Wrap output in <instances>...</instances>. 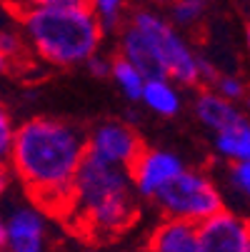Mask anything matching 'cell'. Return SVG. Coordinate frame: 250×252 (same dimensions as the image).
I'll return each instance as SVG.
<instances>
[{
  "instance_id": "21",
  "label": "cell",
  "mask_w": 250,
  "mask_h": 252,
  "mask_svg": "<svg viewBox=\"0 0 250 252\" xmlns=\"http://www.w3.org/2000/svg\"><path fill=\"white\" fill-rule=\"evenodd\" d=\"M85 63H88V67H90V73H93V75H98V78H105V75L110 73V60L100 58L98 53H93Z\"/></svg>"
},
{
  "instance_id": "12",
  "label": "cell",
  "mask_w": 250,
  "mask_h": 252,
  "mask_svg": "<svg viewBox=\"0 0 250 252\" xmlns=\"http://www.w3.org/2000/svg\"><path fill=\"white\" fill-rule=\"evenodd\" d=\"M140 100L163 118H173L180 113V93L168 78H145Z\"/></svg>"
},
{
  "instance_id": "10",
  "label": "cell",
  "mask_w": 250,
  "mask_h": 252,
  "mask_svg": "<svg viewBox=\"0 0 250 252\" xmlns=\"http://www.w3.org/2000/svg\"><path fill=\"white\" fill-rule=\"evenodd\" d=\"M148 252H200L198 225L188 220L168 218L153 230L148 240Z\"/></svg>"
},
{
  "instance_id": "13",
  "label": "cell",
  "mask_w": 250,
  "mask_h": 252,
  "mask_svg": "<svg viewBox=\"0 0 250 252\" xmlns=\"http://www.w3.org/2000/svg\"><path fill=\"white\" fill-rule=\"evenodd\" d=\"M215 150L230 162L250 160V125L245 118L215 132Z\"/></svg>"
},
{
  "instance_id": "3",
  "label": "cell",
  "mask_w": 250,
  "mask_h": 252,
  "mask_svg": "<svg viewBox=\"0 0 250 252\" xmlns=\"http://www.w3.org/2000/svg\"><path fill=\"white\" fill-rule=\"evenodd\" d=\"M120 50L145 78L198 83V55L175 25L158 13L138 10L120 35Z\"/></svg>"
},
{
  "instance_id": "28",
  "label": "cell",
  "mask_w": 250,
  "mask_h": 252,
  "mask_svg": "<svg viewBox=\"0 0 250 252\" xmlns=\"http://www.w3.org/2000/svg\"><path fill=\"white\" fill-rule=\"evenodd\" d=\"M0 252H8V250H3V247H0Z\"/></svg>"
},
{
  "instance_id": "15",
  "label": "cell",
  "mask_w": 250,
  "mask_h": 252,
  "mask_svg": "<svg viewBox=\"0 0 250 252\" xmlns=\"http://www.w3.org/2000/svg\"><path fill=\"white\" fill-rule=\"evenodd\" d=\"M170 8H173L170 15H173V23L175 25L190 28V25H198L203 20L208 3H205V0H173Z\"/></svg>"
},
{
  "instance_id": "17",
  "label": "cell",
  "mask_w": 250,
  "mask_h": 252,
  "mask_svg": "<svg viewBox=\"0 0 250 252\" xmlns=\"http://www.w3.org/2000/svg\"><path fill=\"white\" fill-rule=\"evenodd\" d=\"M230 185L240 195L250 192V162L248 160H235L230 165Z\"/></svg>"
},
{
  "instance_id": "11",
  "label": "cell",
  "mask_w": 250,
  "mask_h": 252,
  "mask_svg": "<svg viewBox=\"0 0 250 252\" xmlns=\"http://www.w3.org/2000/svg\"><path fill=\"white\" fill-rule=\"evenodd\" d=\"M195 115L198 120L210 127L213 132H218V130H225L230 125H235L238 120H243L245 115L238 110V105L223 95H218L215 90H205L198 95L195 100Z\"/></svg>"
},
{
  "instance_id": "24",
  "label": "cell",
  "mask_w": 250,
  "mask_h": 252,
  "mask_svg": "<svg viewBox=\"0 0 250 252\" xmlns=\"http://www.w3.org/2000/svg\"><path fill=\"white\" fill-rule=\"evenodd\" d=\"M8 183H10V165H8V158H0V195L8 188Z\"/></svg>"
},
{
  "instance_id": "16",
  "label": "cell",
  "mask_w": 250,
  "mask_h": 252,
  "mask_svg": "<svg viewBox=\"0 0 250 252\" xmlns=\"http://www.w3.org/2000/svg\"><path fill=\"white\" fill-rule=\"evenodd\" d=\"M123 3L125 0H88V8L93 10L103 30H110V28H118L123 18Z\"/></svg>"
},
{
  "instance_id": "14",
  "label": "cell",
  "mask_w": 250,
  "mask_h": 252,
  "mask_svg": "<svg viewBox=\"0 0 250 252\" xmlns=\"http://www.w3.org/2000/svg\"><path fill=\"white\" fill-rule=\"evenodd\" d=\"M108 75L115 80V85L123 90V95H125L128 100H140L143 85H145V75H143L130 60H125L123 55L115 58V60L110 63V73H108Z\"/></svg>"
},
{
  "instance_id": "8",
  "label": "cell",
  "mask_w": 250,
  "mask_h": 252,
  "mask_svg": "<svg viewBox=\"0 0 250 252\" xmlns=\"http://www.w3.org/2000/svg\"><path fill=\"white\" fill-rule=\"evenodd\" d=\"M140 137L133 127L123 125V123H103L93 130L90 137H85V153L113 162L120 167H130V162L135 160V155L140 153Z\"/></svg>"
},
{
  "instance_id": "20",
  "label": "cell",
  "mask_w": 250,
  "mask_h": 252,
  "mask_svg": "<svg viewBox=\"0 0 250 252\" xmlns=\"http://www.w3.org/2000/svg\"><path fill=\"white\" fill-rule=\"evenodd\" d=\"M0 53H3L8 60H13V58H18L23 53V40L18 38V32H13V30L0 32Z\"/></svg>"
},
{
  "instance_id": "29",
  "label": "cell",
  "mask_w": 250,
  "mask_h": 252,
  "mask_svg": "<svg viewBox=\"0 0 250 252\" xmlns=\"http://www.w3.org/2000/svg\"><path fill=\"white\" fill-rule=\"evenodd\" d=\"M88 252H98V250H88Z\"/></svg>"
},
{
  "instance_id": "18",
  "label": "cell",
  "mask_w": 250,
  "mask_h": 252,
  "mask_svg": "<svg viewBox=\"0 0 250 252\" xmlns=\"http://www.w3.org/2000/svg\"><path fill=\"white\" fill-rule=\"evenodd\" d=\"M213 88H215L218 95L228 97V100H240L245 95V85L240 78H233V75H223V78H215V83H213Z\"/></svg>"
},
{
  "instance_id": "25",
  "label": "cell",
  "mask_w": 250,
  "mask_h": 252,
  "mask_svg": "<svg viewBox=\"0 0 250 252\" xmlns=\"http://www.w3.org/2000/svg\"><path fill=\"white\" fill-rule=\"evenodd\" d=\"M5 245V220L0 218V247Z\"/></svg>"
},
{
  "instance_id": "5",
  "label": "cell",
  "mask_w": 250,
  "mask_h": 252,
  "mask_svg": "<svg viewBox=\"0 0 250 252\" xmlns=\"http://www.w3.org/2000/svg\"><path fill=\"white\" fill-rule=\"evenodd\" d=\"M153 200L160 205L165 218L188 220L195 225L223 210V195L213 185V180H208L203 172L185 170V167Z\"/></svg>"
},
{
  "instance_id": "19",
  "label": "cell",
  "mask_w": 250,
  "mask_h": 252,
  "mask_svg": "<svg viewBox=\"0 0 250 252\" xmlns=\"http://www.w3.org/2000/svg\"><path fill=\"white\" fill-rule=\"evenodd\" d=\"M13 120L8 115V110L3 107V102H0V158H8L10 153V145H13Z\"/></svg>"
},
{
  "instance_id": "22",
  "label": "cell",
  "mask_w": 250,
  "mask_h": 252,
  "mask_svg": "<svg viewBox=\"0 0 250 252\" xmlns=\"http://www.w3.org/2000/svg\"><path fill=\"white\" fill-rule=\"evenodd\" d=\"M35 8H88V0H35Z\"/></svg>"
},
{
  "instance_id": "6",
  "label": "cell",
  "mask_w": 250,
  "mask_h": 252,
  "mask_svg": "<svg viewBox=\"0 0 250 252\" xmlns=\"http://www.w3.org/2000/svg\"><path fill=\"white\" fill-rule=\"evenodd\" d=\"M183 167H185L183 160L168 150L140 148V153L135 155V160L128 167V175H130L133 190L143 197L153 200Z\"/></svg>"
},
{
  "instance_id": "2",
  "label": "cell",
  "mask_w": 250,
  "mask_h": 252,
  "mask_svg": "<svg viewBox=\"0 0 250 252\" xmlns=\"http://www.w3.org/2000/svg\"><path fill=\"white\" fill-rule=\"evenodd\" d=\"M65 218L75 232L90 240H110L128 230L135 220L128 167L98 160L85 153L73 177Z\"/></svg>"
},
{
  "instance_id": "27",
  "label": "cell",
  "mask_w": 250,
  "mask_h": 252,
  "mask_svg": "<svg viewBox=\"0 0 250 252\" xmlns=\"http://www.w3.org/2000/svg\"><path fill=\"white\" fill-rule=\"evenodd\" d=\"M153 3H158V5H170L173 0H153Z\"/></svg>"
},
{
  "instance_id": "23",
  "label": "cell",
  "mask_w": 250,
  "mask_h": 252,
  "mask_svg": "<svg viewBox=\"0 0 250 252\" xmlns=\"http://www.w3.org/2000/svg\"><path fill=\"white\" fill-rule=\"evenodd\" d=\"M215 78H218L215 67H213L205 58H200V55H198V83H200V80H205V83H210V85H213V83H215Z\"/></svg>"
},
{
  "instance_id": "1",
  "label": "cell",
  "mask_w": 250,
  "mask_h": 252,
  "mask_svg": "<svg viewBox=\"0 0 250 252\" xmlns=\"http://www.w3.org/2000/svg\"><path fill=\"white\" fill-rule=\"evenodd\" d=\"M85 158V135L55 118H33L13 132L8 162L40 210L65 215L73 177Z\"/></svg>"
},
{
  "instance_id": "26",
  "label": "cell",
  "mask_w": 250,
  "mask_h": 252,
  "mask_svg": "<svg viewBox=\"0 0 250 252\" xmlns=\"http://www.w3.org/2000/svg\"><path fill=\"white\" fill-rule=\"evenodd\" d=\"M8 63H10V60H8L3 53H0V73H5V70H8Z\"/></svg>"
},
{
  "instance_id": "9",
  "label": "cell",
  "mask_w": 250,
  "mask_h": 252,
  "mask_svg": "<svg viewBox=\"0 0 250 252\" xmlns=\"http://www.w3.org/2000/svg\"><path fill=\"white\" fill-rule=\"evenodd\" d=\"M8 252H45V218L40 207H18L5 220Z\"/></svg>"
},
{
  "instance_id": "4",
  "label": "cell",
  "mask_w": 250,
  "mask_h": 252,
  "mask_svg": "<svg viewBox=\"0 0 250 252\" xmlns=\"http://www.w3.org/2000/svg\"><path fill=\"white\" fill-rule=\"evenodd\" d=\"M23 25L33 50L58 67L85 63L103 38L90 8H33L23 15Z\"/></svg>"
},
{
  "instance_id": "7",
  "label": "cell",
  "mask_w": 250,
  "mask_h": 252,
  "mask_svg": "<svg viewBox=\"0 0 250 252\" xmlns=\"http://www.w3.org/2000/svg\"><path fill=\"white\" fill-rule=\"evenodd\" d=\"M200 252H250V230L235 212L220 210L198 222Z\"/></svg>"
}]
</instances>
